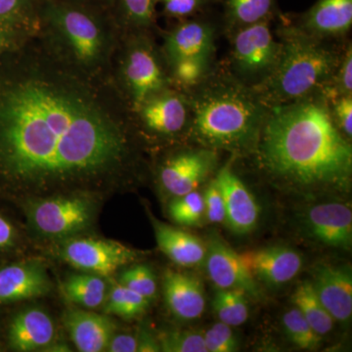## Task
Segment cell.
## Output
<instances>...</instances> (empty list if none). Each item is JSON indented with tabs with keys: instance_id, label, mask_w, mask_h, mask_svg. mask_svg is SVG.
I'll use <instances>...</instances> for the list:
<instances>
[{
	"instance_id": "d6986e66",
	"label": "cell",
	"mask_w": 352,
	"mask_h": 352,
	"mask_svg": "<svg viewBox=\"0 0 352 352\" xmlns=\"http://www.w3.org/2000/svg\"><path fill=\"white\" fill-rule=\"evenodd\" d=\"M52 283L41 261L14 263L0 267V305L47 295Z\"/></svg>"
},
{
	"instance_id": "f546056e",
	"label": "cell",
	"mask_w": 352,
	"mask_h": 352,
	"mask_svg": "<svg viewBox=\"0 0 352 352\" xmlns=\"http://www.w3.org/2000/svg\"><path fill=\"white\" fill-rule=\"evenodd\" d=\"M104 305L105 314L133 319L144 314L149 307L150 302L124 285L115 283L107 293Z\"/></svg>"
},
{
	"instance_id": "83f0119b",
	"label": "cell",
	"mask_w": 352,
	"mask_h": 352,
	"mask_svg": "<svg viewBox=\"0 0 352 352\" xmlns=\"http://www.w3.org/2000/svg\"><path fill=\"white\" fill-rule=\"evenodd\" d=\"M39 0H0V25L23 34L38 31Z\"/></svg>"
},
{
	"instance_id": "5b68a950",
	"label": "cell",
	"mask_w": 352,
	"mask_h": 352,
	"mask_svg": "<svg viewBox=\"0 0 352 352\" xmlns=\"http://www.w3.org/2000/svg\"><path fill=\"white\" fill-rule=\"evenodd\" d=\"M275 34L281 43L279 61L270 78L256 88L270 107L286 105L327 91L351 39L312 38L280 13Z\"/></svg>"
},
{
	"instance_id": "f1b7e54d",
	"label": "cell",
	"mask_w": 352,
	"mask_h": 352,
	"mask_svg": "<svg viewBox=\"0 0 352 352\" xmlns=\"http://www.w3.org/2000/svg\"><path fill=\"white\" fill-rule=\"evenodd\" d=\"M212 309L220 322L231 327L243 325L250 315L248 296L237 289H217Z\"/></svg>"
},
{
	"instance_id": "d590c367",
	"label": "cell",
	"mask_w": 352,
	"mask_h": 352,
	"mask_svg": "<svg viewBox=\"0 0 352 352\" xmlns=\"http://www.w3.org/2000/svg\"><path fill=\"white\" fill-rule=\"evenodd\" d=\"M203 333L208 352H235L240 349L232 327L226 323L219 321Z\"/></svg>"
},
{
	"instance_id": "ac0fdd59",
	"label": "cell",
	"mask_w": 352,
	"mask_h": 352,
	"mask_svg": "<svg viewBox=\"0 0 352 352\" xmlns=\"http://www.w3.org/2000/svg\"><path fill=\"white\" fill-rule=\"evenodd\" d=\"M252 276L266 286L277 287L291 282L302 270V254L285 245L263 248L241 254Z\"/></svg>"
},
{
	"instance_id": "f6af8a7d",
	"label": "cell",
	"mask_w": 352,
	"mask_h": 352,
	"mask_svg": "<svg viewBox=\"0 0 352 352\" xmlns=\"http://www.w3.org/2000/svg\"><path fill=\"white\" fill-rule=\"evenodd\" d=\"M44 351H72V349H69V347L67 346V344H56V342H53L51 344L47 349Z\"/></svg>"
},
{
	"instance_id": "74e56055",
	"label": "cell",
	"mask_w": 352,
	"mask_h": 352,
	"mask_svg": "<svg viewBox=\"0 0 352 352\" xmlns=\"http://www.w3.org/2000/svg\"><path fill=\"white\" fill-rule=\"evenodd\" d=\"M205 205V217L210 223H222L226 221V206L223 195L215 176L208 180L207 188L203 193Z\"/></svg>"
},
{
	"instance_id": "7a4b0ae2",
	"label": "cell",
	"mask_w": 352,
	"mask_h": 352,
	"mask_svg": "<svg viewBox=\"0 0 352 352\" xmlns=\"http://www.w3.org/2000/svg\"><path fill=\"white\" fill-rule=\"evenodd\" d=\"M271 182L305 195L349 193L352 145L317 94L270 107L251 156Z\"/></svg>"
},
{
	"instance_id": "b9f144b4",
	"label": "cell",
	"mask_w": 352,
	"mask_h": 352,
	"mask_svg": "<svg viewBox=\"0 0 352 352\" xmlns=\"http://www.w3.org/2000/svg\"><path fill=\"white\" fill-rule=\"evenodd\" d=\"M16 230L11 222L0 215V252L12 248L15 244Z\"/></svg>"
},
{
	"instance_id": "9a60e30c",
	"label": "cell",
	"mask_w": 352,
	"mask_h": 352,
	"mask_svg": "<svg viewBox=\"0 0 352 352\" xmlns=\"http://www.w3.org/2000/svg\"><path fill=\"white\" fill-rule=\"evenodd\" d=\"M284 17L312 38L342 41L351 31L352 0H317L305 12Z\"/></svg>"
},
{
	"instance_id": "d6a6232c",
	"label": "cell",
	"mask_w": 352,
	"mask_h": 352,
	"mask_svg": "<svg viewBox=\"0 0 352 352\" xmlns=\"http://www.w3.org/2000/svg\"><path fill=\"white\" fill-rule=\"evenodd\" d=\"M161 351L164 352H208L204 333L197 330L162 331L157 333Z\"/></svg>"
},
{
	"instance_id": "52a82bcc",
	"label": "cell",
	"mask_w": 352,
	"mask_h": 352,
	"mask_svg": "<svg viewBox=\"0 0 352 352\" xmlns=\"http://www.w3.org/2000/svg\"><path fill=\"white\" fill-rule=\"evenodd\" d=\"M154 32L124 34L113 62V80L134 112L149 97L173 87Z\"/></svg>"
},
{
	"instance_id": "ffe728a7",
	"label": "cell",
	"mask_w": 352,
	"mask_h": 352,
	"mask_svg": "<svg viewBox=\"0 0 352 352\" xmlns=\"http://www.w3.org/2000/svg\"><path fill=\"white\" fill-rule=\"evenodd\" d=\"M54 322L41 308L32 307L14 315L7 328V344L18 352L44 351L55 342Z\"/></svg>"
},
{
	"instance_id": "60d3db41",
	"label": "cell",
	"mask_w": 352,
	"mask_h": 352,
	"mask_svg": "<svg viewBox=\"0 0 352 352\" xmlns=\"http://www.w3.org/2000/svg\"><path fill=\"white\" fill-rule=\"evenodd\" d=\"M138 336L129 333H115L109 342L107 349L109 352H136L138 351Z\"/></svg>"
},
{
	"instance_id": "ee69618b",
	"label": "cell",
	"mask_w": 352,
	"mask_h": 352,
	"mask_svg": "<svg viewBox=\"0 0 352 352\" xmlns=\"http://www.w3.org/2000/svg\"><path fill=\"white\" fill-rule=\"evenodd\" d=\"M67 1L82 4V6L91 7V8L110 13L113 0H67Z\"/></svg>"
},
{
	"instance_id": "d4e9b609",
	"label": "cell",
	"mask_w": 352,
	"mask_h": 352,
	"mask_svg": "<svg viewBox=\"0 0 352 352\" xmlns=\"http://www.w3.org/2000/svg\"><path fill=\"white\" fill-rule=\"evenodd\" d=\"M159 0H113L110 14L120 34L154 32Z\"/></svg>"
},
{
	"instance_id": "4316f807",
	"label": "cell",
	"mask_w": 352,
	"mask_h": 352,
	"mask_svg": "<svg viewBox=\"0 0 352 352\" xmlns=\"http://www.w3.org/2000/svg\"><path fill=\"white\" fill-rule=\"evenodd\" d=\"M292 302L321 337L328 335L333 330L335 319L319 300L310 280H305L298 285L292 296Z\"/></svg>"
},
{
	"instance_id": "7402d4cb",
	"label": "cell",
	"mask_w": 352,
	"mask_h": 352,
	"mask_svg": "<svg viewBox=\"0 0 352 352\" xmlns=\"http://www.w3.org/2000/svg\"><path fill=\"white\" fill-rule=\"evenodd\" d=\"M63 322L78 351H106L117 331L115 322L105 315L82 309L67 310Z\"/></svg>"
},
{
	"instance_id": "7c38bea8",
	"label": "cell",
	"mask_w": 352,
	"mask_h": 352,
	"mask_svg": "<svg viewBox=\"0 0 352 352\" xmlns=\"http://www.w3.org/2000/svg\"><path fill=\"white\" fill-rule=\"evenodd\" d=\"M57 256L76 270L111 276L140 254L122 243L94 238H72L58 245Z\"/></svg>"
},
{
	"instance_id": "836d02e7",
	"label": "cell",
	"mask_w": 352,
	"mask_h": 352,
	"mask_svg": "<svg viewBox=\"0 0 352 352\" xmlns=\"http://www.w3.org/2000/svg\"><path fill=\"white\" fill-rule=\"evenodd\" d=\"M119 283L144 296L149 302L156 298V276L147 265L138 264L127 268L120 275Z\"/></svg>"
},
{
	"instance_id": "1f68e13d",
	"label": "cell",
	"mask_w": 352,
	"mask_h": 352,
	"mask_svg": "<svg viewBox=\"0 0 352 352\" xmlns=\"http://www.w3.org/2000/svg\"><path fill=\"white\" fill-rule=\"evenodd\" d=\"M171 219L182 226H195L205 217L203 193L198 190L175 197L168 207Z\"/></svg>"
},
{
	"instance_id": "30bf717a",
	"label": "cell",
	"mask_w": 352,
	"mask_h": 352,
	"mask_svg": "<svg viewBox=\"0 0 352 352\" xmlns=\"http://www.w3.org/2000/svg\"><path fill=\"white\" fill-rule=\"evenodd\" d=\"M136 129L154 138H187L190 126V104L186 94L168 87L149 97L134 112Z\"/></svg>"
},
{
	"instance_id": "f35d334b",
	"label": "cell",
	"mask_w": 352,
	"mask_h": 352,
	"mask_svg": "<svg viewBox=\"0 0 352 352\" xmlns=\"http://www.w3.org/2000/svg\"><path fill=\"white\" fill-rule=\"evenodd\" d=\"M329 108L333 122L349 140L352 138V95H342L330 99Z\"/></svg>"
},
{
	"instance_id": "e575fe53",
	"label": "cell",
	"mask_w": 352,
	"mask_h": 352,
	"mask_svg": "<svg viewBox=\"0 0 352 352\" xmlns=\"http://www.w3.org/2000/svg\"><path fill=\"white\" fill-rule=\"evenodd\" d=\"M219 3V0H159L164 15L175 21L207 12Z\"/></svg>"
},
{
	"instance_id": "9c48e42d",
	"label": "cell",
	"mask_w": 352,
	"mask_h": 352,
	"mask_svg": "<svg viewBox=\"0 0 352 352\" xmlns=\"http://www.w3.org/2000/svg\"><path fill=\"white\" fill-rule=\"evenodd\" d=\"M38 198L28 201L25 212L32 228L45 237L68 239L88 228L94 219L96 206L88 194L73 192Z\"/></svg>"
},
{
	"instance_id": "8fae6325",
	"label": "cell",
	"mask_w": 352,
	"mask_h": 352,
	"mask_svg": "<svg viewBox=\"0 0 352 352\" xmlns=\"http://www.w3.org/2000/svg\"><path fill=\"white\" fill-rule=\"evenodd\" d=\"M219 153L201 146L184 148L164 160L157 170L162 188L175 197L198 190L219 170Z\"/></svg>"
},
{
	"instance_id": "3957f363",
	"label": "cell",
	"mask_w": 352,
	"mask_h": 352,
	"mask_svg": "<svg viewBox=\"0 0 352 352\" xmlns=\"http://www.w3.org/2000/svg\"><path fill=\"white\" fill-rule=\"evenodd\" d=\"M184 94L191 111L187 139L234 157L251 156L270 109L254 88L238 82L219 62L205 80Z\"/></svg>"
},
{
	"instance_id": "e0dca14e",
	"label": "cell",
	"mask_w": 352,
	"mask_h": 352,
	"mask_svg": "<svg viewBox=\"0 0 352 352\" xmlns=\"http://www.w3.org/2000/svg\"><path fill=\"white\" fill-rule=\"evenodd\" d=\"M312 287L336 322L349 323L352 316L351 265L317 264L312 270Z\"/></svg>"
},
{
	"instance_id": "603a6c76",
	"label": "cell",
	"mask_w": 352,
	"mask_h": 352,
	"mask_svg": "<svg viewBox=\"0 0 352 352\" xmlns=\"http://www.w3.org/2000/svg\"><path fill=\"white\" fill-rule=\"evenodd\" d=\"M159 249L173 263L182 267H194L204 263L207 244L193 234L164 223L149 215Z\"/></svg>"
},
{
	"instance_id": "44dd1931",
	"label": "cell",
	"mask_w": 352,
	"mask_h": 352,
	"mask_svg": "<svg viewBox=\"0 0 352 352\" xmlns=\"http://www.w3.org/2000/svg\"><path fill=\"white\" fill-rule=\"evenodd\" d=\"M164 302L171 314L182 321L201 318L206 308L201 280L188 273L166 270L163 279Z\"/></svg>"
},
{
	"instance_id": "4dcf8cb0",
	"label": "cell",
	"mask_w": 352,
	"mask_h": 352,
	"mask_svg": "<svg viewBox=\"0 0 352 352\" xmlns=\"http://www.w3.org/2000/svg\"><path fill=\"white\" fill-rule=\"evenodd\" d=\"M282 325L288 339L298 349L314 351L321 346L323 337L315 332L298 308L285 312Z\"/></svg>"
},
{
	"instance_id": "277c9868",
	"label": "cell",
	"mask_w": 352,
	"mask_h": 352,
	"mask_svg": "<svg viewBox=\"0 0 352 352\" xmlns=\"http://www.w3.org/2000/svg\"><path fill=\"white\" fill-rule=\"evenodd\" d=\"M38 36L58 57L95 78H113L120 34L106 11L67 0H39Z\"/></svg>"
},
{
	"instance_id": "8992f818",
	"label": "cell",
	"mask_w": 352,
	"mask_h": 352,
	"mask_svg": "<svg viewBox=\"0 0 352 352\" xmlns=\"http://www.w3.org/2000/svg\"><path fill=\"white\" fill-rule=\"evenodd\" d=\"M219 22L210 10L194 17L176 21L163 34L160 45L171 85L187 92L205 80L217 68V38Z\"/></svg>"
},
{
	"instance_id": "7bdbcfd3",
	"label": "cell",
	"mask_w": 352,
	"mask_h": 352,
	"mask_svg": "<svg viewBox=\"0 0 352 352\" xmlns=\"http://www.w3.org/2000/svg\"><path fill=\"white\" fill-rule=\"evenodd\" d=\"M138 352H157L161 351L157 336L153 335L147 329L143 328L138 333Z\"/></svg>"
},
{
	"instance_id": "ba28073f",
	"label": "cell",
	"mask_w": 352,
	"mask_h": 352,
	"mask_svg": "<svg viewBox=\"0 0 352 352\" xmlns=\"http://www.w3.org/2000/svg\"><path fill=\"white\" fill-rule=\"evenodd\" d=\"M275 20L247 25L226 36L229 41L228 56L221 63L233 78L245 87L256 89L276 68L281 43L272 30Z\"/></svg>"
},
{
	"instance_id": "5bb4252c",
	"label": "cell",
	"mask_w": 352,
	"mask_h": 352,
	"mask_svg": "<svg viewBox=\"0 0 352 352\" xmlns=\"http://www.w3.org/2000/svg\"><path fill=\"white\" fill-rule=\"evenodd\" d=\"M308 236L324 247L349 250L352 245V210L342 201H324L310 206L303 214Z\"/></svg>"
},
{
	"instance_id": "4fadbf2b",
	"label": "cell",
	"mask_w": 352,
	"mask_h": 352,
	"mask_svg": "<svg viewBox=\"0 0 352 352\" xmlns=\"http://www.w3.org/2000/svg\"><path fill=\"white\" fill-rule=\"evenodd\" d=\"M204 263L208 277L217 289H237L252 300L261 298L258 282L248 270L241 254L217 234L208 239Z\"/></svg>"
},
{
	"instance_id": "484cf974",
	"label": "cell",
	"mask_w": 352,
	"mask_h": 352,
	"mask_svg": "<svg viewBox=\"0 0 352 352\" xmlns=\"http://www.w3.org/2000/svg\"><path fill=\"white\" fill-rule=\"evenodd\" d=\"M62 293L69 302L87 309H94L105 302L107 284L101 276L92 273L75 274L62 285Z\"/></svg>"
},
{
	"instance_id": "cb8c5ba5",
	"label": "cell",
	"mask_w": 352,
	"mask_h": 352,
	"mask_svg": "<svg viewBox=\"0 0 352 352\" xmlns=\"http://www.w3.org/2000/svg\"><path fill=\"white\" fill-rule=\"evenodd\" d=\"M220 31L224 36L236 30L279 16L277 0H219Z\"/></svg>"
},
{
	"instance_id": "2e32d148",
	"label": "cell",
	"mask_w": 352,
	"mask_h": 352,
	"mask_svg": "<svg viewBox=\"0 0 352 352\" xmlns=\"http://www.w3.org/2000/svg\"><path fill=\"white\" fill-rule=\"evenodd\" d=\"M232 160L217 170L215 178L223 195L224 222L233 233L247 235L258 226L261 208L256 197L234 171Z\"/></svg>"
},
{
	"instance_id": "8d00e7d4",
	"label": "cell",
	"mask_w": 352,
	"mask_h": 352,
	"mask_svg": "<svg viewBox=\"0 0 352 352\" xmlns=\"http://www.w3.org/2000/svg\"><path fill=\"white\" fill-rule=\"evenodd\" d=\"M342 95H352V44H347L344 56L324 96L330 100Z\"/></svg>"
},
{
	"instance_id": "6da1fadb",
	"label": "cell",
	"mask_w": 352,
	"mask_h": 352,
	"mask_svg": "<svg viewBox=\"0 0 352 352\" xmlns=\"http://www.w3.org/2000/svg\"><path fill=\"white\" fill-rule=\"evenodd\" d=\"M135 131L113 78L74 68L38 32L0 61V190L38 197L119 179Z\"/></svg>"
},
{
	"instance_id": "ab89813d",
	"label": "cell",
	"mask_w": 352,
	"mask_h": 352,
	"mask_svg": "<svg viewBox=\"0 0 352 352\" xmlns=\"http://www.w3.org/2000/svg\"><path fill=\"white\" fill-rule=\"evenodd\" d=\"M30 36L32 34H23L0 25V61L15 50Z\"/></svg>"
}]
</instances>
